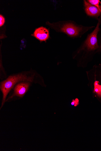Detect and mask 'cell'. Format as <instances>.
Returning <instances> with one entry per match:
<instances>
[{
	"instance_id": "obj_6",
	"label": "cell",
	"mask_w": 101,
	"mask_h": 151,
	"mask_svg": "<svg viewBox=\"0 0 101 151\" xmlns=\"http://www.w3.org/2000/svg\"><path fill=\"white\" fill-rule=\"evenodd\" d=\"M83 6L86 15L98 20L101 16V10L95 6L89 3L86 0L83 1Z\"/></svg>"
},
{
	"instance_id": "obj_9",
	"label": "cell",
	"mask_w": 101,
	"mask_h": 151,
	"mask_svg": "<svg viewBox=\"0 0 101 151\" xmlns=\"http://www.w3.org/2000/svg\"><path fill=\"white\" fill-rule=\"evenodd\" d=\"M97 40L99 46L98 53L101 54V29H100L98 34Z\"/></svg>"
},
{
	"instance_id": "obj_3",
	"label": "cell",
	"mask_w": 101,
	"mask_h": 151,
	"mask_svg": "<svg viewBox=\"0 0 101 151\" xmlns=\"http://www.w3.org/2000/svg\"><path fill=\"white\" fill-rule=\"evenodd\" d=\"M38 78V75L31 72H28L10 76L2 81L0 85V88L2 93L3 97L1 109L6 102L8 94L17 84L21 82L28 81L41 85V82L38 81L40 80L36 79Z\"/></svg>"
},
{
	"instance_id": "obj_7",
	"label": "cell",
	"mask_w": 101,
	"mask_h": 151,
	"mask_svg": "<svg viewBox=\"0 0 101 151\" xmlns=\"http://www.w3.org/2000/svg\"><path fill=\"white\" fill-rule=\"evenodd\" d=\"M32 35L41 41H46L50 37L49 30L46 27H41L36 29Z\"/></svg>"
},
{
	"instance_id": "obj_8",
	"label": "cell",
	"mask_w": 101,
	"mask_h": 151,
	"mask_svg": "<svg viewBox=\"0 0 101 151\" xmlns=\"http://www.w3.org/2000/svg\"><path fill=\"white\" fill-rule=\"evenodd\" d=\"M89 3L94 5L101 11V2L99 0H86Z\"/></svg>"
},
{
	"instance_id": "obj_1",
	"label": "cell",
	"mask_w": 101,
	"mask_h": 151,
	"mask_svg": "<svg viewBox=\"0 0 101 151\" xmlns=\"http://www.w3.org/2000/svg\"><path fill=\"white\" fill-rule=\"evenodd\" d=\"M94 29L89 34L80 47L73 53V58L77 61L78 67H85L93 59L95 55L98 53L99 48L97 35L100 28L101 16Z\"/></svg>"
},
{
	"instance_id": "obj_4",
	"label": "cell",
	"mask_w": 101,
	"mask_h": 151,
	"mask_svg": "<svg viewBox=\"0 0 101 151\" xmlns=\"http://www.w3.org/2000/svg\"><path fill=\"white\" fill-rule=\"evenodd\" d=\"M86 73L89 80L93 84L94 93L101 98V64L94 65Z\"/></svg>"
},
{
	"instance_id": "obj_10",
	"label": "cell",
	"mask_w": 101,
	"mask_h": 151,
	"mask_svg": "<svg viewBox=\"0 0 101 151\" xmlns=\"http://www.w3.org/2000/svg\"><path fill=\"white\" fill-rule=\"evenodd\" d=\"M5 22V19L4 17L2 15H0V26H3Z\"/></svg>"
},
{
	"instance_id": "obj_5",
	"label": "cell",
	"mask_w": 101,
	"mask_h": 151,
	"mask_svg": "<svg viewBox=\"0 0 101 151\" xmlns=\"http://www.w3.org/2000/svg\"><path fill=\"white\" fill-rule=\"evenodd\" d=\"M31 82L23 81L17 84L13 88L12 94L7 99L6 102H9L15 99L16 98H21L26 93L31 85Z\"/></svg>"
},
{
	"instance_id": "obj_2",
	"label": "cell",
	"mask_w": 101,
	"mask_h": 151,
	"mask_svg": "<svg viewBox=\"0 0 101 151\" xmlns=\"http://www.w3.org/2000/svg\"><path fill=\"white\" fill-rule=\"evenodd\" d=\"M47 24L56 32L64 33L73 39L81 38L84 34L95 27L94 26H85L70 20L52 23L48 22Z\"/></svg>"
}]
</instances>
